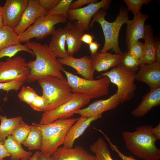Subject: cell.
I'll return each instance as SVG.
<instances>
[{"label": "cell", "mask_w": 160, "mask_h": 160, "mask_svg": "<svg viewBox=\"0 0 160 160\" xmlns=\"http://www.w3.org/2000/svg\"><path fill=\"white\" fill-rule=\"evenodd\" d=\"M26 44L36 56L35 60L27 62L30 72L27 76L26 81L32 83L48 76L65 79L62 72L65 70L63 65L52 53L48 44L35 41H29Z\"/></svg>", "instance_id": "1"}, {"label": "cell", "mask_w": 160, "mask_h": 160, "mask_svg": "<svg viewBox=\"0 0 160 160\" xmlns=\"http://www.w3.org/2000/svg\"><path fill=\"white\" fill-rule=\"evenodd\" d=\"M151 125H142L135 131H124L122 137L127 148L133 154L144 160H159L160 149L155 145L158 140L153 133Z\"/></svg>", "instance_id": "2"}, {"label": "cell", "mask_w": 160, "mask_h": 160, "mask_svg": "<svg viewBox=\"0 0 160 160\" xmlns=\"http://www.w3.org/2000/svg\"><path fill=\"white\" fill-rule=\"evenodd\" d=\"M107 10L100 9L94 15L89 25L92 28L95 22L100 25L104 34L105 42L103 47L100 52H108L112 49L115 54H123L119 44V36L120 30L122 25L127 24L129 21V11L127 8L121 6L119 14L115 21L110 22L107 21L105 17L107 15Z\"/></svg>", "instance_id": "3"}, {"label": "cell", "mask_w": 160, "mask_h": 160, "mask_svg": "<svg viewBox=\"0 0 160 160\" xmlns=\"http://www.w3.org/2000/svg\"><path fill=\"white\" fill-rule=\"evenodd\" d=\"M78 118L59 119L45 124L33 123L42 133L40 151L51 156L60 145L63 144L68 130Z\"/></svg>", "instance_id": "4"}, {"label": "cell", "mask_w": 160, "mask_h": 160, "mask_svg": "<svg viewBox=\"0 0 160 160\" xmlns=\"http://www.w3.org/2000/svg\"><path fill=\"white\" fill-rule=\"evenodd\" d=\"M37 81L42 88V95L48 103L47 111L65 103L73 96L74 93L67 79L48 76Z\"/></svg>", "instance_id": "5"}, {"label": "cell", "mask_w": 160, "mask_h": 160, "mask_svg": "<svg viewBox=\"0 0 160 160\" xmlns=\"http://www.w3.org/2000/svg\"><path fill=\"white\" fill-rule=\"evenodd\" d=\"M67 80L73 93L83 95L90 99L108 95L111 81L103 76L97 80H89L80 77L64 70Z\"/></svg>", "instance_id": "6"}, {"label": "cell", "mask_w": 160, "mask_h": 160, "mask_svg": "<svg viewBox=\"0 0 160 160\" xmlns=\"http://www.w3.org/2000/svg\"><path fill=\"white\" fill-rule=\"evenodd\" d=\"M136 74L127 70L120 63L111 70L101 73L97 77L99 78L106 76L111 82L117 86V90L116 93L122 103L131 100L135 95L136 89L135 84Z\"/></svg>", "instance_id": "7"}, {"label": "cell", "mask_w": 160, "mask_h": 160, "mask_svg": "<svg viewBox=\"0 0 160 160\" xmlns=\"http://www.w3.org/2000/svg\"><path fill=\"white\" fill-rule=\"evenodd\" d=\"M67 19L61 15H46L39 17L33 25L17 37L19 42H27L32 38L42 39L48 35H52L55 30V25L64 23Z\"/></svg>", "instance_id": "8"}, {"label": "cell", "mask_w": 160, "mask_h": 160, "mask_svg": "<svg viewBox=\"0 0 160 160\" xmlns=\"http://www.w3.org/2000/svg\"><path fill=\"white\" fill-rule=\"evenodd\" d=\"M73 93L72 98L68 101L53 109L44 112L39 124H47L58 119L70 118L91 100L83 95Z\"/></svg>", "instance_id": "9"}, {"label": "cell", "mask_w": 160, "mask_h": 160, "mask_svg": "<svg viewBox=\"0 0 160 160\" xmlns=\"http://www.w3.org/2000/svg\"><path fill=\"white\" fill-rule=\"evenodd\" d=\"M30 72L25 59L20 56L0 61V83L15 81L25 83Z\"/></svg>", "instance_id": "10"}, {"label": "cell", "mask_w": 160, "mask_h": 160, "mask_svg": "<svg viewBox=\"0 0 160 160\" xmlns=\"http://www.w3.org/2000/svg\"><path fill=\"white\" fill-rule=\"evenodd\" d=\"M111 2V0H102L83 7L69 9L67 19L71 22L76 20L74 24L84 32L88 30L91 19L95 14L100 9L107 10Z\"/></svg>", "instance_id": "11"}, {"label": "cell", "mask_w": 160, "mask_h": 160, "mask_svg": "<svg viewBox=\"0 0 160 160\" xmlns=\"http://www.w3.org/2000/svg\"><path fill=\"white\" fill-rule=\"evenodd\" d=\"M28 0H7L2 7L4 25L14 29L18 25Z\"/></svg>", "instance_id": "12"}, {"label": "cell", "mask_w": 160, "mask_h": 160, "mask_svg": "<svg viewBox=\"0 0 160 160\" xmlns=\"http://www.w3.org/2000/svg\"><path fill=\"white\" fill-rule=\"evenodd\" d=\"M48 12L39 4V0H28V5L17 26L14 30L18 35L24 32L39 17Z\"/></svg>", "instance_id": "13"}, {"label": "cell", "mask_w": 160, "mask_h": 160, "mask_svg": "<svg viewBox=\"0 0 160 160\" xmlns=\"http://www.w3.org/2000/svg\"><path fill=\"white\" fill-rule=\"evenodd\" d=\"M121 103L119 97L116 93L106 99L96 101L86 108L80 109L76 113L86 117L102 114L105 111L114 109Z\"/></svg>", "instance_id": "14"}, {"label": "cell", "mask_w": 160, "mask_h": 160, "mask_svg": "<svg viewBox=\"0 0 160 160\" xmlns=\"http://www.w3.org/2000/svg\"><path fill=\"white\" fill-rule=\"evenodd\" d=\"M138 70L135 80L146 84L151 90L160 87V63L142 65Z\"/></svg>", "instance_id": "15"}, {"label": "cell", "mask_w": 160, "mask_h": 160, "mask_svg": "<svg viewBox=\"0 0 160 160\" xmlns=\"http://www.w3.org/2000/svg\"><path fill=\"white\" fill-rule=\"evenodd\" d=\"M148 17L147 14L141 12L134 16L132 20H129L127 24L126 43L127 49L133 43L140 39H143L145 23Z\"/></svg>", "instance_id": "16"}, {"label": "cell", "mask_w": 160, "mask_h": 160, "mask_svg": "<svg viewBox=\"0 0 160 160\" xmlns=\"http://www.w3.org/2000/svg\"><path fill=\"white\" fill-rule=\"evenodd\" d=\"M59 62L63 65L70 66L74 69L77 73L83 78L89 80L94 79L95 71L91 64L90 57L85 55L80 58L69 56L64 58H58Z\"/></svg>", "instance_id": "17"}, {"label": "cell", "mask_w": 160, "mask_h": 160, "mask_svg": "<svg viewBox=\"0 0 160 160\" xmlns=\"http://www.w3.org/2000/svg\"><path fill=\"white\" fill-rule=\"evenodd\" d=\"M102 117V114H98L89 117L81 116L76 122L70 128L66 136L63 147L67 148L73 147L75 140L79 138L90 125L93 121Z\"/></svg>", "instance_id": "18"}, {"label": "cell", "mask_w": 160, "mask_h": 160, "mask_svg": "<svg viewBox=\"0 0 160 160\" xmlns=\"http://www.w3.org/2000/svg\"><path fill=\"white\" fill-rule=\"evenodd\" d=\"M51 156L52 160H95V156L80 146L59 147Z\"/></svg>", "instance_id": "19"}, {"label": "cell", "mask_w": 160, "mask_h": 160, "mask_svg": "<svg viewBox=\"0 0 160 160\" xmlns=\"http://www.w3.org/2000/svg\"><path fill=\"white\" fill-rule=\"evenodd\" d=\"M123 54H112L108 52H97L94 56L90 57L92 67L95 71L98 72L114 68L120 63Z\"/></svg>", "instance_id": "20"}, {"label": "cell", "mask_w": 160, "mask_h": 160, "mask_svg": "<svg viewBox=\"0 0 160 160\" xmlns=\"http://www.w3.org/2000/svg\"><path fill=\"white\" fill-rule=\"evenodd\" d=\"M65 33L67 51L69 56H73L81 48L83 42L81 38L84 32L74 24L68 22L64 28Z\"/></svg>", "instance_id": "21"}, {"label": "cell", "mask_w": 160, "mask_h": 160, "mask_svg": "<svg viewBox=\"0 0 160 160\" xmlns=\"http://www.w3.org/2000/svg\"><path fill=\"white\" fill-rule=\"evenodd\" d=\"M160 104V87L151 90L144 95L139 105L131 112L136 117H143L154 107Z\"/></svg>", "instance_id": "22"}, {"label": "cell", "mask_w": 160, "mask_h": 160, "mask_svg": "<svg viewBox=\"0 0 160 160\" xmlns=\"http://www.w3.org/2000/svg\"><path fill=\"white\" fill-rule=\"evenodd\" d=\"M143 39L145 40L144 53L143 57L139 60L140 66L156 62V40L153 30L150 25H145Z\"/></svg>", "instance_id": "23"}, {"label": "cell", "mask_w": 160, "mask_h": 160, "mask_svg": "<svg viewBox=\"0 0 160 160\" xmlns=\"http://www.w3.org/2000/svg\"><path fill=\"white\" fill-rule=\"evenodd\" d=\"M65 37L64 28H59L55 30L52 35L48 46L56 57L64 58L69 56L65 49Z\"/></svg>", "instance_id": "24"}, {"label": "cell", "mask_w": 160, "mask_h": 160, "mask_svg": "<svg viewBox=\"0 0 160 160\" xmlns=\"http://www.w3.org/2000/svg\"><path fill=\"white\" fill-rule=\"evenodd\" d=\"M4 144L11 155V160H20L23 159L28 160L33 155L32 152L25 151L21 145L17 143L11 135L7 137Z\"/></svg>", "instance_id": "25"}, {"label": "cell", "mask_w": 160, "mask_h": 160, "mask_svg": "<svg viewBox=\"0 0 160 160\" xmlns=\"http://www.w3.org/2000/svg\"><path fill=\"white\" fill-rule=\"evenodd\" d=\"M20 116L8 119L0 114V141L4 143L7 137L11 135L14 129L23 121Z\"/></svg>", "instance_id": "26"}, {"label": "cell", "mask_w": 160, "mask_h": 160, "mask_svg": "<svg viewBox=\"0 0 160 160\" xmlns=\"http://www.w3.org/2000/svg\"><path fill=\"white\" fill-rule=\"evenodd\" d=\"M90 150L95 154V160H114L111 157L107 144L101 137L91 145Z\"/></svg>", "instance_id": "27"}, {"label": "cell", "mask_w": 160, "mask_h": 160, "mask_svg": "<svg viewBox=\"0 0 160 160\" xmlns=\"http://www.w3.org/2000/svg\"><path fill=\"white\" fill-rule=\"evenodd\" d=\"M14 29L4 25L0 28V50L9 46L20 43Z\"/></svg>", "instance_id": "28"}, {"label": "cell", "mask_w": 160, "mask_h": 160, "mask_svg": "<svg viewBox=\"0 0 160 160\" xmlns=\"http://www.w3.org/2000/svg\"><path fill=\"white\" fill-rule=\"evenodd\" d=\"M29 134L23 143L30 150H40L41 147L42 135L41 129L32 123Z\"/></svg>", "instance_id": "29"}, {"label": "cell", "mask_w": 160, "mask_h": 160, "mask_svg": "<svg viewBox=\"0 0 160 160\" xmlns=\"http://www.w3.org/2000/svg\"><path fill=\"white\" fill-rule=\"evenodd\" d=\"M32 127L23 121L13 130L11 135L13 140L21 145L27 138Z\"/></svg>", "instance_id": "30"}, {"label": "cell", "mask_w": 160, "mask_h": 160, "mask_svg": "<svg viewBox=\"0 0 160 160\" xmlns=\"http://www.w3.org/2000/svg\"><path fill=\"white\" fill-rule=\"evenodd\" d=\"M21 51L27 52L33 56L35 55L34 52L26 44H22L19 43L9 46L0 50V59L4 57L11 58L18 52Z\"/></svg>", "instance_id": "31"}, {"label": "cell", "mask_w": 160, "mask_h": 160, "mask_svg": "<svg viewBox=\"0 0 160 160\" xmlns=\"http://www.w3.org/2000/svg\"><path fill=\"white\" fill-rule=\"evenodd\" d=\"M120 63L127 70L135 73L140 67L139 60L132 57L128 52L123 53Z\"/></svg>", "instance_id": "32"}, {"label": "cell", "mask_w": 160, "mask_h": 160, "mask_svg": "<svg viewBox=\"0 0 160 160\" xmlns=\"http://www.w3.org/2000/svg\"><path fill=\"white\" fill-rule=\"evenodd\" d=\"M73 0H60L53 9L49 11L46 15H61L67 19L68 13Z\"/></svg>", "instance_id": "33"}, {"label": "cell", "mask_w": 160, "mask_h": 160, "mask_svg": "<svg viewBox=\"0 0 160 160\" xmlns=\"http://www.w3.org/2000/svg\"><path fill=\"white\" fill-rule=\"evenodd\" d=\"M38 95L33 88L27 86L22 87L18 96L20 100L30 105Z\"/></svg>", "instance_id": "34"}, {"label": "cell", "mask_w": 160, "mask_h": 160, "mask_svg": "<svg viewBox=\"0 0 160 160\" xmlns=\"http://www.w3.org/2000/svg\"><path fill=\"white\" fill-rule=\"evenodd\" d=\"M128 11H131L134 16L140 14V9L143 4H147L152 1L151 0H124Z\"/></svg>", "instance_id": "35"}, {"label": "cell", "mask_w": 160, "mask_h": 160, "mask_svg": "<svg viewBox=\"0 0 160 160\" xmlns=\"http://www.w3.org/2000/svg\"><path fill=\"white\" fill-rule=\"evenodd\" d=\"M128 50V53L132 57L140 60L144 53V43L139 40L136 41L131 45Z\"/></svg>", "instance_id": "36"}, {"label": "cell", "mask_w": 160, "mask_h": 160, "mask_svg": "<svg viewBox=\"0 0 160 160\" xmlns=\"http://www.w3.org/2000/svg\"><path fill=\"white\" fill-rule=\"evenodd\" d=\"M34 110L38 111L46 112L48 107V103L42 95H38L30 105Z\"/></svg>", "instance_id": "37"}, {"label": "cell", "mask_w": 160, "mask_h": 160, "mask_svg": "<svg viewBox=\"0 0 160 160\" xmlns=\"http://www.w3.org/2000/svg\"><path fill=\"white\" fill-rule=\"evenodd\" d=\"M25 82L15 81L7 82L0 83V89L9 91L19 90Z\"/></svg>", "instance_id": "38"}, {"label": "cell", "mask_w": 160, "mask_h": 160, "mask_svg": "<svg viewBox=\"0 0 160 160\" xmlns=\"http://www.w3.org/2000/svg\"><path fill=\"white\" fill-rule=\"evenodd\" d=\"M97 130L102 133L109 144L111 149L115 151L122 160H137L132 156H126L122 153L118 149L117 146L111 142L109 137L101 130L98 129Z\"/></svg>", "instance_id": "39"}, {"label": "cell", "mask_w": 160, "mask_h": 160, "mask_svg": "<svg viewBox=\"0 0 160 160\" xmlns=\"http://www.w3.org/2000/svg\"><path fill=\"white\" fill-rule=\"evenodd\" d=\"M60 1V0H39V4L48 12L55 7Z\"/></svg>", "instance_id": "40"}, {"label": "cell", "mask_w": 160, "mask_h": 160, "mask_svg": "<svg viewBox=\"0 0 160 160\" xmlns=\"http://www.w3.org/2000/svg\"><path fill=\"white\" fill-rule=\"evenodd\" d=\"M98 1L97 0H77L73 2L71 4L69 9H72L78 8L86 4H88L95 3Z\"/></svg>", "instance_id": "41"}, {"label": "cell", "mask_w": 160, "mask_h": 160, "mask_svg": "<svg viewBox=\"0 0 160 160\" xmlns=\"http://www.w3.org/2000/svg\"><path fill=\"white\" fill-rule=\"evenodd\" d=\"M91 57L95 55L97 52L100 44L97 41H94L89 44Z\"/></svg>", "instance_id": "42"}, {"label": "cell", "mask_w": 160, "mask_h": 160, "mask_svg": "<svg viewBox=\"0 0 160 160\" xmlns=\"http://www.w3.org/2000/svg\"><path fill=\"white\" fill-rule=\"evenodd\" d=\"M10 156V153L5 146L4 143L0 141V158L3 159Z\"/></svg>", "instance_id": "43"}, {"label": "cell", "mask_w": 160, "mask_h": 160, "mask_svg": "<svg viewBox=\"0 0 160 160\" xmlns=\"http://www.w3.org/2000/svg\"><path fill=\"white\" fill-rule=\"evenodd\" d=\"M94 36L90 33H84L82 36L81 40L82 42L88 44L93 41Z\"/></svg>", "instance_id": "44"}, {"label": "cell", "mask_w": 160, "mask_h": 160, "mask_svg": "<svg viewBox=\"0 0 160 160\" xmlns=\"http://www.w3.org/2000/svg\"><path fill=\"white\" fill-rule=\"evenodd\" d=\"M155 57L156 61L160 63V42L156 40Z\"/></svg>", "instance_id": "45"}, {"label": "cell", "mask_w": 160, "mask_h": 160, "mask_svg": "<svg viewBox=\"0 0 160 160\" xmlns=\"http://www.w3.org/2000/svg\"><path fill=\"white\" fill-rule=\"evenodd\" d=\"M152 132L158 140L160 139V123L154 128H152Z\"/></svg>", "instance_id": "46"}, {"label": "cell", "mask_w": 160, "mask_h": 160, "mask_svg": "<svg viewBox=\"0 0 160 160\" xmlns=\"http://www.w3.org/2000/svg\"><path fill=\"white\" fill-rule=\"evenodd\" d=\"M38 160H52V159L51 156L47 155L40 151Z\"/></svg>", "instance_id": "47"}, {"label": "cell", "mask_w": 160, "mask_h": 160, "mask_svg": "<svg viewBox=\"0 0 160 160\" xmlns=\"http://www.w3.org/2000/svg\"><path fill=\"white\" fill-rule=\"evenodd\" d=\"M39 151H37L36 152L29 158V160H38L39 154Z\"/></svg>", "instance_id": "48"}, {"label": "cell", "mask_w": 160, "mask_h": 160, "mask_svg": "<svg viewBox=\"0 0 160 160\" xmlns=\"http://www.w3.org/2000/svg\"><path fill=\"white\" fill-rule=\"evenodd\" d=\"M1 11H0V28L4 25L2 17Z\"/></svg>", "instance_id": "49"}, {"label": "cell", "mask_w": 160, "mask_h": 160, "mask_svg": "<svg viewBox=\"0 0 160 160\" xmlns=\"http://www.w3.org/2000/svg\"><path fill=\"white\" fill-rule=\"evenodd\" d=\"M2 7L0 6V11L1 10Z\"/></svg>", "instance_id": "50"}, {"label": "cell", "mask_w": 160, "mask_h": 160, "mask_svg": "<svg viewBox=\"0 0 160 160\" xmlns=\"http://www.w3.org/2000/svg\"><path fill=\"white\" fill-rule=\"evenodd\" d=\"M20 160H28L27 159H21Z\"/></svg>", "instance_id": "51"}, {"label": "cell", "mask_w": 160, "mask_h": 160, "mask_svg": "<svg viewBox=\"0 0 160 160\" xmlns=\"http://www.w3.org/2000/svg\"><path fill=\"white\" fill-rule=\"evenodd\" d=\"M0 160H3V159H0Z\"/></svg>", "instance_id": "52"}]
</instances>
